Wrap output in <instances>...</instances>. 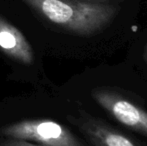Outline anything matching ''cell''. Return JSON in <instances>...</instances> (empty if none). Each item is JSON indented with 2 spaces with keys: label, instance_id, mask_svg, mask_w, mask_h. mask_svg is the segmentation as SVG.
Returning a JSON list of instances; mask_svg holds the SVG:
<instances>
[{
  "label": "cell",
  "instance_id": "2",
  "mask_svg": "<svg viewBox=\"0 0 147 146\" xmlns=\"http://www.w3.org/2000/svg\"><path fill=\"white\" fill-rule=\"evenodd\" d=\"M7 138L32 141L41 146H84L68 128L49 119H31L14 122L0 128Z\"/></svg>",
  "mask_w": 147,
  "mask_h": 146
},
{
  "label": "cell",
  "instance_id": "6",
  "mask_svg": "<svg viewBox=\"0 0 147 146\" xmlns=\"http://www.w3.org/2000/svg\"><path fill=\"white\" fill-rule=\"evenodd\" d=\"M0 146H41L34 143H30L29 141L19 140V139L6 138L0 140Z\"/></svg>",
  "mask_w": 147,
  "mask_h": 146
},
{
  "label": "cell",
  "instance_id": "4",
  "mask_svg": "<svg viewBox=\"0 0 147 146\" xmlns=\"http://www.w3.org/2000/svg\"><path fill=\"white\" fill-rule=\"evenodd\" d=\"M72 121L94 146H137L122 132L84 111Z\"/></svg>",
  "mask_w": 147,
  "mask_h": 146
},
{
  "label": "cell",
  "instance_id": "5",
  "mask_svg": "<svg viewBox=\"0 0 147 146\" xmlns=\"http://www.w3.org/2000/svg\"><path fill=\"white\" fill-rule=\"evenodd\" d=\"M0 50L13 60L23 64L34 61V51L19 29L0 15Z\"/></svg>",
  "mask_w": 147,
  "mask_h": 146
},
{
  "label": "cell",
  "instance_id": "7",
  "mask_svg": "<svg viewBox=\"0 0 147 146\" xmlns=\"http://www.w3.org/2000/svg\"><path fill=\"white\" fill-rule=\"evenodd\" d=\"M145 60H146V63H147V44H146V47H145Z\"/></svg>",
  "mask_w": 147,
  "mask_h": 146
},
{
  "label": "cell",
  "instance_id": "3",
  "mask_svg": "<svg viewBox=\"0 0 147 146\" xmlns=\"http://www.w3.org/2000/svg\"><path fill=\"white\" fill-rule=\"evenodd\" d=\"M92 97L112 118L127 128L147 136V111L133 100L122 95L117 89L98 87Z\"/></svg>",
  "mask_w": 147,
  "mask_h": 146
},
{
  "label": "cell",
  "instance_id": "1",
  "mask_svg": "<svg viewBox=\"0 0 147 146\" xmlns=\"http://www.w3.org/2000/svg\"><path fill=\"white\" fill-rule=\"evenodd\" d=\"M47 21L71 33L91 36L115 19L119 5L109 0H22Z\"/></svg>",
  "mask_w": 147,
  "mask_h": 146
}]
</instances>
